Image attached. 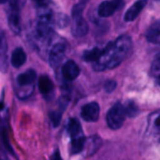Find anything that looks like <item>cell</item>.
<instances>
[{
	"instance_id": "cell-1",
	"label": "cell",
	"mask_w": 160,
	"mask_h": 160,
	"mask_svg": "<svg viewBox=\"0 0 160 160\" xmlns=\"http://www.w3.org/2000/svg\"><path fill=\"white\" fill-rule=\"evenodd\" d=\"M132 48L131 38L128 35L119 37L102 50L98 59L94 62L93 68L97 71L112 69L119 66L130 53Z\"/></svg>"
},
{
	"instance_id": "cell-2",
	"label": "cell",
	"mask_w": 160,
	"mask_h": 160,
	"mask_svg": "<svg viewBox=\"0 0 160 160\" xmlns=\"http://www.w3.org/2000/svg\"><path fill=\"white\" fill-rule=\"evenodd\" d=\"M67 129L71 139V149H70L71 154L72 155L80 154L84 149L86 139L82 134V129L79 121L76 120L75 118L69 119Z\"/></svg>"
},
{
	"instance_id": "cell-3",
	"label": "cell",
	"mask_w": 160,
	"mask_h": 160,
	"mask_svg": "<svg viewBox=\"0 0 160 160\" xmlns=\"http://www.w3.org/2000/svg\"><path fill=\"white\" fill-rule=\"evenodd\" d=\"M37 79V73L33 69H28L17 77V84L20 90L17 95L20 98H27L31 96L34 90V82Z\"/></svg>"
},
{
	"instance_id": "cell-4",
	"label": "cell",
	"mask_w": 160,
	"mask_h": 160,
	"mask_svg": "<svg viewBox=\"0 0 160 160\" xmlns=\"http://www.w3.org/2000/svg\"><path fill=\"white\" fill-rule=\"evenodd\" d=\"M127 112L126 108L121 103H116L113 105L107 114V124L112 129H119L126 119Z\"/></svg>"
},
{
	"instance_id": "cell-5",
	"label": "cell",
	"mask_w": 160,
	"mask_h": 160,
	"mask_svg": "<svg viewBox=\"0 0 160 160\" xmlns=\"http://www.w3.org/2000/svg\"><path fill=\"white\" fill-rule=\"evenodd\" d=\"M9 3V8L8 12V25L12 32L19 34L21 30L20 24V0H8Z\"/></svg>"
},
{
	"instance_id": "cell-6",
	"label": "cell",
	"mask_w": 160,
	"mask_h": 160,
	"mask_svg": "<svg viewBox=\"0 0 160 160\" xmlns=\"http://www.w3.org/2000/svg\"><path fill=\"white\" fill-rule=\"evenodd\" d=\"M67 52V44L64 41L57 42L49 53V63L52 68H56L64 60Z\"/></svg>"
},
{
	"instance_id": "cell-7",
	"label": "cell",
	"mask_w": 160,
	"mask_h": 160,
	"mask_svg": "<svg viewBox=\"0 0 160 160\" xmlns=\"http://www.w3.org/2000/svg\"><path fill=\"white\" fill-rule=\"evenodd\" d=\"M99 106L97 102H90L82 108V118L86 122H96L99 116Z\"/></svg>"
},
{
	"instance_id": "cell-8",
	"label": "cell",
	"mask_w": 160,
	"mask_h": 160,
	"mask_svg": "<svg viewBox=\"0 0 160 160\" xmlns=\"http://www.w3.org/2000/svg\"><path fill=\"white\" fill-rule=\"evenodd\" d=\"M71 32L75 38H82L88 32V24L82 16L73 17V22L71 25Z\"/></svg>"
},
{
	"instance_id": "cell-9",
	"label": "cell",
	"mask_w": 160,
	"mask_h": 160,
	"mask_svg": "<svg viewBox=\"0 0 160 160\" xmlns=\"http://www.w3.org/2000/svg\"><path fill=\"white\" fill-rule=\"evenodd\" d=\"M122 5V0L104 1L98 7V15L101 17L112 16Z\"/></svg>"
},
{
	"instance_id": "cell-10",
	"label": "cell",
	"mask_w": 160,
	"mask_h": 160,
	"mask_svg": "<svg viewBox=\"0 0 160 160\" xmlns=\"http://www.w3.org/2000/svg\"><path fill=\"white\" fill-rule=\"evenodd\" d=\"M62 74L67 81H73L79 76L80 68L74 61L68 60L64 64L62 68Z\"/></svg>"
},
{
	"instance_id": "cell-11",
	"label": "cell",
	"mask_w": 160,
	"mask_h": 160,
	"mask_svg": "<svg viewBox=\"0 0 160 160\" xmlns=\"http://www.w3.org/2000/svg\"><path fill=\"white\" fill-rule=\"evenodd\" d=\"M145 5H146V0H139L136 3H134L130 7V8H128V11L126 12L125 20L128 22L134 21L139 16V14L142 12V10L143 9Z\"/></svg>"
},
{
	"instance_id": "cell-12",
	"label": "cell",
	"mask_w": 160,
	"mask_h": 160,
	"mask_svg": "<svg viewBox=\"0 0 160 160\" xmlns=\"http://www.w3.org/2000/svg\"><path fill=\"white\" fill-rule=\"evenodd\" d=\"M38 84L39 92L44 97L51 96L52 93L53 92V83L51 81V79L46 75H43V76L39 77Z\"/></svg>"
},
{
	"instance_id": "cell-13",
	"label": "cell",
	"mask_w": 160,
	"mask_h": 160,
	"mask_svg": "<svg viewBox=\"0 0 160 160\" xmlns=\"http://www.w3.org/2000/svg\"><path fill=\"white\" fill-rule=\"evenodd\" d=\"M7 41L3 33L0 34V70L5 72L8 68L7 64Z\"/></svg>"
},
{
	"instance_id": "cell-14",
	"label": "cell",
	"mask_w": 160,
	"mask_h": 160,
	"mask_svg": "<svg viewBox=\"0 0 160 160\" xmlns=\"http://www.w3.org/2000/svg\"><path fill=\"white\" fill-rule=\"evenodd\" d=\"M26 61V54L22 48H17L11 54V65L14 68L22 67Z\"/></svg>"
},
{
	"instance_id": "cell-15",
	"label": "cell",
	"mask_w": 160,
	"mask_h": 160,
	"mask_svg": "<svg viewBox=\"0 0 160 160\" xmlns=\"http://www.w3.org/2000/svg\"><path fill=\"white\" fill-rule=\"evenodd\" d=\"M0 132H1V138H2V142L5 145V147L7 148V150L11 154V155H15L10 143H9V140H8V130L7 128V123H2L1 127H0Z\"/></svg>"
},
{
	"instance_id": "cell-16",
	"label": "cell",
	"mask_w": 160,
	"mask_h": 160,
	"mask_svg": "<svg viewBox=\"0 0 160 160\" xmlns=\"http://www.w3.org/2000/svg\"><path fill=\"white\" fill-rule=\"evenodd\" d=\"M149 127L153 135L156 136L160 142V112L157 115H154V117H152Z\"/></svg>"
},
{
	"instance_id": "cell-17",
	"label": "cell",
	"mask_w": 160,
	"mask_h": 160,
	"mask_svg": "<svg viewBox=\"0 0 160 160\" xmlns=\"http://www.w3.org/2000/svg\"><path fill=\"white\" fill-rule=\"evenodd\" d=\"M146 38H147L148 41H150L152 43L160 44V28H156V27L151 28L147 32Z\"/></svg>"
},
{
	"instance_id": "cell-18",
	"label": "cell",
	"mask_w": 160,
	"mask_h": 160,
	"mask_svg": "<svg viewBox=\"0 0 160 160\" xmlns=\"http://www.w3.org/2000/svg\"><path fill=\"white\" fill-rule=\"evenodd\" d=\"M101 52H102V50L95 48L91 51L86 52L83 55V59L87 62H96L98 59V57L100 56Z\"/></svg>"
},
{
	"instance_id": "cell-19",
	"label": "cell",
	"mask_w": 160,
	"mask_h": 160,
	"mask_svg": "<svg viewBox=\"0 0 160 160\" xmlns=\"http://www.w3.org/2000/svg\"><path fill=\"white\" fill-rule=\"evenodd\" d=\"M61 115L62 112H52L50 113V119L53 127H58L61 121Z\"/></svg>"
},
{
	"instance_id": "cell-20",
	"label": "cell",
	"mask_w": 160,
	"mask_h": 160,
	"mask_svg": "<svg viewBox=\"0 0 160 160\" xmlns=\"http://www.w3.org/2000/svg\"><path fill=\"white\" fill-rule=\"evenodd\" d=\"M125 108H126L127 115H128V116L134 117L138 113V108H137V106L133 102H129L128 104V106L125 107Z\"/></svg>"
},
{
	"instance_id": "cell-21",
	"label": "cell",
	"mask_w": 160,
	"mask_h": 160,
	"mask_svg": "<svg viewBox=\"0 0 160 160\" xmlns=\"http://www.w3.org/2000/svg\"><path fill=\"white\" fill-rule=\"evenodd\" d=\"M115 87H116V82L114 81H108V82H106L105 86H104V88H105V90L107 92L113 91L115 89Z\"/></svg>"
},
{
	"instance_id": "cell-22",
	"label": "cell",
	"mask_w": 160,
	"mask_h": 160,
	"mask_svg": "<svg viewBox=\"0 0 160 160\" xmlns=\"http://www.w3.org/2000/svg\"><path fill=\"white\" fill-rule=\"evenodd\" d=\"M34 4L39 8H46L50 4L51 0H33Z\"/></svg>"
},
{
	"instance_id": "cell-23",
	"label": "cell",
	"mask_w": 160,
	"mask_h": 160,
	"mask_svg": "<svg viewBox=\"0 0 160 160\" xmlns=\"http://www.w3.org/2000/svg\"><path fill=\"white\" fill-rule=\"evenodd\" d=\"M50 160H62V158H61V155H60L59 150H56V151L53 152V154L52 155Z\"/></svg>"
},
{
	"instance_id": "cell-24",
	"label": "cell",
	"mask_w": 160,
	"mask_h": 160,
	"mask_svg": "<svg viewBox=\"0 0 160 160\" xmlns=\"http://www.w3.org/2000/svg\"><path fill=\"white\" fill-rule=\"evenodd\" d=\"M0 160H9L8 156L6 155V153L0 148Z\"/></svg>"
},
{
	"instance_id": "cell-25",
	"label": "cell",
	"mask_w": 160,
	"mask_h": 160,
	"mask_svg": "<svg viewBox=\"0 0 160 160\" xmlns=\"http://www.w3.org/2000/svg\"><path fill=\"white\" fill-rule=\"evenodd\" d=\"M7 1H8V0H0V3H1V4H2V3H6Z\"/></svg>"
}]
</instances>
